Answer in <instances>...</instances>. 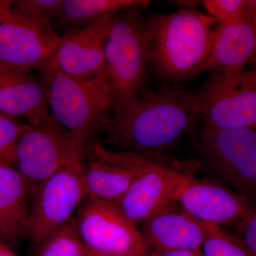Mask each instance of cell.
<instances>
[{"label":"cell","instance_id":"cell-11","mask_svg":"<svg viewBox=\"0 0 256 256\" xmlns=\"http://www.w3.org/2000/svg\"><path fill=\"white\" fill-rule=\"evenodd\" d=\"M60 40L50 22L12 10L0 18V68L38 70L53 65Z\"/></svg>","mask_w":256,"mask_h":256},{"label":"cell","instance_id":"cell-6","mask_svg":"<svg viewBox=\"0 0 256 256\" xmlns=\"http://www.w3.org/2000/svg\"><path fill=\"white\" fill-rule=\"evenodd\" d=\"M84 154L64 165L34 188L28 238L35 246L41 247L70 223L87 196L82 178Z\"/></svg>","mask_w":256,"mask_h":256},{"label":"cell","instance_id":"cell-3","mask_svg":"<svg viewBox=\"0 0 256 256\" xmlns=\"http://www.w3.org/2000/svg\"><path fill=\"white\" fill-rule=\"evenodd\" d=\"M38 78L48 92L50 116L82 146H87L109 120L116 100L105 76L76 78L62 73L54 66L40 70Z\"/></svg>","mask_w":256,"mask_h":256},{"label":"cell","instance_id":"cell-15","mask_svg":"<svg viewBox=\"0 0 256 256\" xmlns=\"http://www.w3.org/2000/svg\"><path fill=\"white\" fill-rule=\"evenodd\" d=\"M0 114L26 119L28 124L50 116L44 84L30 70L0 68Z\"/></svg>","mask_w":256,"mask_h":256},{"label":"cell","instance_id":"cell-26","mask_svg":"<svg viewBox=\"0 0 256 256\" xmlns=\"http://www.w3.org/2000/svg\"><path fill=\"white\" fill-rule=\"evenodd\" d=\"M146 256H203L202 250H169V252H148Z\"/></svg>","mask_w":256,"mask_h":256},{"label":"cell","instance_id":"cell-23","mask_svg":"<svg viewBox=\"0 0 256 256\" xmlns=\"http://www.w3.org/2000/svg\"><path fill=\"white\" fill-rule=\"evenodd\" d=\"M28 124L0 114V164L9 163L13 148Z\"/></svg>","mask_w":256,"mask_h":256},{"label":"cell","instance_id":"cell-7","mask_svg":"<svg viewBox=\"0 0 256 256\" xmlns=\"http://www.w3.org/2000/svg\"><path fill=\"white\" fill-rule=\"evenodd\" d=\"M72 222L89 252L116 256H146L148 252L139 227L116 202L86 196Z\"/></svg>","mask_w":256,"mask_h":256},{"label":"cell","instance_id":"cell-17","mask_svg":"<svg viewBox=\"0 0 256 256\" xmlns=\"http://www.w3.org/2000/svg\"><path fill=\"white\" fill-rule=\"evenodd\" d=\"M34 186L9 163L0 164V236L11 242L28 237Z\"/></svg>","mask_w":256,"mask_h":256},{"label":"cell","instance_id":"cell-4","mask_svg":"<svg viewBox=\"0 0 256 256\" xmlns=\"http://www.w3.org/2000/svg\"><path fill=\"white\" fill-rule=\"evenodd\" d=\"M142 10L114 15L106 41L105 75L116 97V108L141 94L146 84L150 41Z\"/></svg>","mask_w":256,"mask_h":256},{"label":"cell","instance_id":"cell-20","mask_svg":"<svg viewBox=\"0 0 256 256\" xmlns=\"http://www.w3.org/2000/svg\"><path fill=\"white\" fill-rule=\"evenodd\" d=\"M204 225L203 256H254L242 240L228 233L222 226L206 223Z\"/></svg>","mask_w":256,"mask_h":256},{"label":"cell","instance_id":"cell-28","mask_svg":"<svg viewBox=\"0 0 256 256\" xmlns=\"http://www.w3.org/2000/svg\"><path fill=\"white\" fill-rule=\"evenodd\" d=\"M0 256H16L9 248L0 242Z\"/></svg>","mask_w":256,"mask_h":256},{"label":"cell","instance_id":"cell-16","mask_svg":"<svg viewBox=\"0 0 256 256\" xmlns=\"http://www.w3.org/2000/svg\"><path fill=\"white\" fill-rule=\"evenodd\" d=\"M148 252L202 250L204 223L174 204L139 227Z\"/></svg>","mask_w":256,"mask_h":256},{"label":"cell","instance_id":"cell-8","mask_svg":"<svg viewBox=\"0 0 256 256\" xmlns=\"http://www.w3.org/2000/svg\"><path fill=\"white\" fill-rule=\"evenodd\" d=\"M86 148L50 114L38 124H28L13 148L9 164L34 188L64 165L82 156Z\"/></svg>","mask_w":256,"mask_h":256},{"label":"cell","instance_id":"cell-19","mask_svg":"<svg viewBox=\"0 0 256 256\" xmlns=\"http://www.w3.org/2000/svg\"><path fill=\"white\" fill-rule=\"evenodd\" d=\"M150 4L151 2L148 0H64L56 24L67 32L126 10L144 9Z\"/></svg>","mask_w":256,"mask_h":256},{"label":"cell","instance_id":"cell-22","mask_svg":"<svg viewBox=\"0 0 256 256\" xmlns=\"http://www.w3.org/2000/svg\"><path fill=\"white\" fill-rule=\"evenodd\" d=\"M64 0H20L13 2V11L37 22H50L58 18Z\"/></svg>","mask_w":256,"mask_h":256},{"label":"cell","instance_id":"cell-1","mask_svg":"<svg viewBox=\"0 0 256 256\" xmlns=\"http://www.w3.org/2000/svg\"><path fill=\"white\" fill-rule=\"evenodd\" d=\"M200 119L194 94L180 84L138 94L114 109L106 124V143L138 154L171 148Z\"/></svg>","mask_w":256,"mask_h":256},{"label":"cell","instance_id":"cell-5","mask_svg":"<svg viewBox=\"0 0 256 256\" xmlns=\"http://www.w3.org/2000/svg\"><path fill=\"white\" fill-rule=\"evenodd\" d=\"M194 96L205 127L256 130V70L213 72Z\"/></svg>","mask_w":256,"mask_h":256},{"label":"cell","instance_id":"cell-25","mask_svg":"<svg viewBox=\"0 0 256 256\" xmlns=\"http://www.w3.org/2000/svg\"><path fill=\"white\" fill-rule=\"evenodd\" d=\"M242 242L256 256V210L237 224Z\"/></svg>","mask_w":256,"mask_h":256},{"label":"cell","instance_id":"cell-13","mask_svg":"<svg viewBox=\"0 0 256 256\" xmlns=\"http://www.w3.org/2000/svg\"><path fill=\"white\" fill-rule=\"evenodd\" d=\"M114 16H105L60 36L53 65L76 78L105 76V47Z\"/></svg>","mask_w":256,"mask_h":256},{"label":"cell","instance_id":"cell-24","mask_svg":"<svg viewBox=\"0 0 256 256\" xmlns=\"http://www.w3.org/2000/svg\"><path fill=\"white\" fill-rule=\"evenodd\" d=\"M201 6H204L208 15L222 22L250 8V0H204Z\"/></svg>","mask_w":256,"mask_h":256},{"label":"cell","instance_id":"cell-12","mask_svg":"<svg viewBox=\"0 0 256 256\" xmlns=\"http://www.w3.org/2000/svg\"><path fill=\"white\" fill-rule=\"evenodd\" d=\"M174 201L202 223H240L255 210L248 197L218 182L188 174L178 186Z\"/></svg>","mask_w":256,"mask_h":256},{"label":"cell","instance_id":"cell-10","mask_svg":"<svg viewBox=\"0 0 256 256\" xmlns=\"http://www.w3.org/2000/svg\"><path fill=\"white\" fill-rule=\"evenodd\" d=\"M198 152L206 168L220 180L248 197L256 193V130L204 127Z\"/></svg>","mask_w":256,"mask_h":256},{"label":"cell","instance_id":"cell-18","mask_svg":"<svg viewBox=\"0 0 256 256\" xmlns=\"http://www.w3.org/2000/svg\"><path fill=\"white\" fill-rule=\"evenodd\" d=\"M138 171L126 169L89 154L86 149L82 161V178L87 196L102 201L117 202L124 196Z\"/></svg>","mask_w":256,"mask_h":256},{"label":"cell","instance_id":"cell-21","mask_svg":"<svg viewBox=\"0 0 256 256\" xmlns=\"http://www.w3.org/2000/svg\"><path fill=\"white\" fill-rule=\"evenodd\" d=\"M37 256H87L72 222L54 234L40 248Z\"/></svg>","mask_w":256,"mask_h":256},{"label":"cell","instance_id":"cell-29","mask_svg":"<svg viewBox=\"0 0 256 256\" xmlns=\"http://www.w3.org/2000/svg\"><path fill=\"white\" fill-rule=\"evenodd\" d=\"M87 256H116L105 255V254H97V252H89V250H87Z\"/></svg>","mask_w":256,"mask_h":256},{"label":"cell","instance_id":"cell-2","mask_svg":"<svg viewBox=\"0 0 256 256\" xmlns=\"http://www.w3.org/2000/svg\"><path fill=\"white\" fill-rule=\"evenodd\" d=\"M220 22L194 8L148 15L150 66L154 73L176 84L204 73Z\"/></svg>","mask_w":256,"mask_h":256},{"label":"cell","instance_id":"cell-14","mask_svg":"<svg viewBox=\"0 0 256 256\" xmlns=\"http://www.w3.org/2000/svg\"><path fill=\"white\" fill-rule=\"evenodd\" d=\"M256 54V12L246 8L216 24L204 72L245 68Z\"/></svg>","mask_w":256,"mask_h":256},{"label":"cell","instance_id":"cell-9","mask_svg":"<svg viewBox=\"0 0 256 256\" xmlns=\"http://www.w3.org/2000/svg\"><path fill=\"white\" fill-rule=\"evenodd\" d=\"M140 154L144 159L139 174L116 202L138 227L176 203L175 193L190 174L185 169L196 163L170 160L161 152Z\"/></svg>","mask_w":256,"mask_h":256},{"label":"cell","instance_id":"cell-27","mask_svg":"<svg viewBox=\"0 0 256 256\" xmlns=\"http://www.w3.org/2000/svg\"><path fill=\"white\" fill-rule=\"evenodd\" d=\"M13 2L14 1L0 0V18L12 12Z\"/></svg>","mask_w":256,"mask_h":256}]
</instances>
